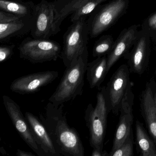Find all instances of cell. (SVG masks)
Returning <instances> with one entry per match:
<instances>
[{
  "label": "cell",
  "instance_id": "obj_16",
  "mask_svg": "<svg viewBox=\"0 0 156 156\" xmlns=\"http://www.w3.org/2000/svg\"><path fill=\"white\" fill-rule=\"evenodd\" d=\"M25 117L43 156H60L48 131L40 119L29 112H26Z\"/></svg>",
  "mask_w": 156,
  "mask_h": 156
},
{
  "label": "cell",
  "instance_id": "obj_23",
  "mask_svg": "<svg viewBox=\"0 0 156 156\" xmlns=\"http://www.w3.org/2000/svg\"><path fill=\"white\" fill-rule=\"evenodd\" d=\"M141 29L144 30L154 41L156 40V12L151 14L143 21Z\"/></svg>",
  "mask_w": 156,
  "mask_h": 156
},
{
  "label": "cell",
  "instance_id": "obj_17",
  "mask_svg": "<svg viewBox=\"0 0 156 156\" xmlns=\"http://www.w3.org/2000/svg\"><path fill=\"white\" fill-rule=\"evenodd\" d=\"M111 0H70L62 10L59 17V22L62 24L64 20L71 15L72 22L81 17L87 18L94 10L106 2Z\"/></svg>",
  "mask_w": 156,
  "mask_h": 156
},
{
  "label": "cell",
  "instance_id": "obj_21",
  "mask_svg": "<svg viewBox=\"0 0 156 156\" xmlns=\"http://www.w3.org/2000/svg\"><path fill=\"white\" fill-rule=\"evenodd\" d=\"M115 42L111 35L106 34L101 36L95 43L93 49V56L97 58L107 55L113 49Z\"/></svg>",
  "mask_w": 156,
  "mask_h": 156
},
{
  "label": "cell",
  "instance_id": "obj_26",
  "mask_svg": "<svg viewBox=\"0 0 156 156\" xmlns=\"http://www.w3.org/2000/svg\"><path fill=\"white\" fill-rule=\"evenodd\" d=\"M17 155L18 156H34L35 155L33 154L32 152L24 151L18 149L17 150Z\"/></svg>",
  "mask_w": 156,
  "mask_h": 156
},
{
  "label": "cell",
  "instance_id": "obj_10",
  "mask_svg": "<svg viewBox=\"0 0 156 156\" xmlns=\"http://www.w3.org/2000/svg\"><path fill=\"white\" fill-rule=\"evenodd\" d=\"M2 99L5 109L21 137L38 156H43L33 136L29 123L23 114L19 105L8 96L3 95Z\"/></svg>",
  "mask_w": 156,
  "mask_h": 156
},
{
  "label": "cell",
  "instance_id": "obj_1",
  "mask_svg": "<svg viewBox=\"0 0 156 156\" xmlns=\"http://www.w3.org/2000/svg\"><path fill=\"white\" fill-rule=\"evenodd\" d=\"M64 108V104L55 105L49 102L40 114V119L60 156H84L81 137L76 129L68 125Z\"/></svg>",
  "mask_w": 156,
  "mask_h": 156
},
{
  "label": "cell",
  "instance_id": "obj_14",
  "mask_svg": "<svg viewBox=\"0 0 156 156\" xmlns=\"http://www.w3.org/2000/svg\"><path fill=\"white\" fill-rule=\"evenodd\" d=\"M140 25H131L124 29L115 42L111 52L107 55V71L121 57H124L132 48L140 30Z\"/></svg>",
  "mask_w": 156,
  "mask_h": 156
},
{
  "label": "cell",
  "instance_id": "obj_5",
  "mask_svg": "<svg viewBox=\"0 0 156 156\" xmlns=\"http://www.w3.org/2000/svg\"><path fill=\"white\" fill-rule=\"evenodd\" d=\"M129 0H111L97 7L87 20L89 36L95 38L114 25L127 12Z\"/></svg>",
  "mask_w": 156,
  "mask_h": 156
},
{
  "label": "cell",
  "instance_id": "obj_3",
  "mask_svg": "<svg viewBox=\"0 0 156 156\" xmlns=\"http://www.w3.org/2000/svg\"><path fill=\"white\" fill-rule=\"evenodd\" d=\"M70 0H42L35 4L33 25L30 33L36 39H49L60 32L61 25L59 17L62 10Z\"/></svg>",
  "mask_w": 156,
  "mask_h": 156
},
{
  "label": "cell",
  "instance_id": "obj_12",
  "mask_svg": "<svg viewBox=\"0 0 156 156\" xmlns=\"http://www.w3.org/2000/svg\"><path fill=\"white\" fill-rule=\"evenodd\" d=\"M132 83L124 96L120 108V116L117 127L115 132L113 146L109 153L116 150L123 143L132 129L134 121L133 106L134 95L132 91Z\"/></svg>",
  "mask_w": 156,
  "mask_h": 156
},
{
  "label": "cell",
  "instance_id": "obj_2",
  "mask_svg": "<svg viewBox=\"0 0 156 156\" xmlns=\"http://www.w3.org/2000/svg\"><path fill=\"white\" fill-rule=\"evenodd\" d=\"M88 59V48L87 47L83 53L66 67L57 88L49 98V102L54 105H60L82 95Z\"/></svg>",
  "mask_w": 156,
  "mask_h": 156
},
{
  "label": "cell",
  "instance_id": "obj_29",
  "mask_svg": "<svg viewBox=\"0 0 156 156\" xmlns=\"http://www.w3.org/2000/svg\"><path fill=\"white\" fill-rule=\"evenodd\" d=\"M155 42H156V41H155Z\"/></svg>",
  "mask_w": 156,
  "mask_h": 156
},
{
  "label": "cell",
  "instance_id": "obj_19",
  "mask_svg": "<svg viewBox=\"0 0 156 156\" xmlns=\"http://www.w3.org/2000/svg\"><path fill=\"white\" fill-rule=\"evenodd\" d=\"M136 150L141 156H156L155 142L145 130L143 124L136 121Z\"/></svg>",
  "mask_w": 156,
  "mask_h": 156
},
{
  "label": "cell",
  "instance_id": "obj_4",
  "mask_svg": "<svg viewBox=\"0 0 156 156\" xmlns=\"http://www.w3.org/2000/svg\"><path fill=\"white\" fill-rule=\"evenodd\" d=\"M96 99L94 107L91 104L87 105L85 111L84 119L89 130L90 146L93 149H103L108 115L110 112L106 99L105 86L97 93Z\"/></svg>",
  "mask_w": 156,
  "mask_h": 156
},
{
  "label": "cell",
  "instance_id": "obj_24",
  "mask_svg": "<svg viewBox=\"0 0 156 156\" xmlns=\"http://www.w3.org/2000/svg\"><path fill=\"white\" fill-rule=\"evenodd\" d=\"M15 45H1L0 46V62L3 63L11 57L13 53V50Z\"/></svg>",
  "mask_w": 156,
  "mask_h": 156
},
{
  "label": "cell",
  "instance_id": "obj_20",
  "mask_svg": "<svg viewBox=\"0 0 156 156\" xmlns=\"http://www.w3.org/2000/svg\"><path fill=\"white\" fill-rule=\"evenodd\" d=\"M35 6L31 1L0 0V10L21 17H33Z\"/></svg>",
  "mask_w": 156,
  "mask_h": 156
},
{
  "label": "cell",
  "instance_id": "obj_7",
  "mask_svg": "<svg viewBox=\"0 0 156 156\" xmlns=\"http://www.w3.org/2000/svg\"><path fill=\"white\" fill-rule=\"evenodd\" d=\"M20 57L33 64L56 61L61 57L62 48L59 43L49 39L28 37L18 47Z\"/></svg>",
  "mask_w": 156,
  "mask_h": 156
},
{
  "label": "cell",
  "instance_id": "obj_9",
  "mask_svg": "<svg viewBox=\"0 0 156 156\" xmlns=\"http://www.w3.org/2000/svg\"><path fill=\"white\" fill-rule=\"evenodd\" d=\"M151 39L146 31L140 30L132 49L124 57L128 61L130 73L141 75L147 70L150 56Z\"/></svg>",
  "mask_w": 156,
  "mask_h": 156
},
{
  "label": "cell",
  "instance_id": "obj_11",
  "mask_svg": "<svg viewBox=\"0 0 156 156\" xmlns=\"http://www.w3.org/2000/svg\"><path fill=\"white\" fill-rule=\"evenodd\" d=\"M59 76L56 71H46L20 76L12 82L10 88L20 94H34L52 83Z\"/></svg>",
  "mask_w": 156,
  "mask_h": 156
},
{
  "label": "cell",
  "instance_id": "obj_25",
  "mask_svg": "<svg viewBox=\"0 0 156 156\" xmlns=\"http://www.w3.org/2000/svg\"><path fill=\"white\" fill-rule=\"evenodd\" d=\"M92 156H109V153L106 151L99 148H94L92 151Z\"/></svg>",
  "mask_w": 156,
  "mask_h": 156
},
{
  "label": "cell",
  "instance_id": "obj_18",
  "mask_svg": "<svg viewBox=\"0 0 156 156\" xmlns=\"http://www.w3.org/2000/svg\"><path fill=\"white\" fill-rule=\"evenodd\" d=\"M107 55L97 57L87 64L86 76L91 89L98 88L107 74Z\"/></svg>",
  "mask_w": 156,
  "mask_h": 156
},
{
  "label": "cell",
  "instance_id": "obj_22",
  "mask_svg": "<svg viewBox=\"0 0 156 156\" xmlns=\"http://www.w3.org/2000/svg\"><path fill=\"white\" fill-rule=\"evenodd\" d=\"M134 144V134L132 129L126 140L115 151L109 153V156H133Z\"/></svg>",
  "mask_w": 156,
  "mask_h": 156
},
{
  "label": "cell",
  "instance_id": "obj_27",
  "mask_svg": "<svg viewBox=\"0 0 156 156\" xmlns=\"http://www.w3.org/2000/svg\"><path fill=\"white\" fill-rule=\"evenodd\" d=\"M153 98H154V104H155V108L156 110V86L154 87L153 92Z\"/></svg>",
  "mask_w": 156,
  "mask_h": 156
},
{
  "label": "cell",
  "instance_id": "obj_28",
  "mask_svg": "<svg viewBox=\"0 0 156 156\" xmlns=\"http://www.w3.org/2000/svg\"><path fill=\"white\" fill-rule=\"evenodd\" d=\"M155 75H156V70H155Z\"/></svg>",
  "mask_w": 156,
  "mask_h": 156
},
{
  "label": "cell",
  "instance_id": "obj_13",
  "mask_svg": "<svg viewBox=\"0 0 156 156\" xmlns=\"http://www.w3.org/2000/svg\"><path fill=\"white\" fill-rule=\"evenodd\" d=\"M33 25V17H21L0 10V42L26 35L31 32Z\"/></svg>",
  "mask_w": 156,
  "mask_h": 156
},
{
  "label": "cell",
  "instance_id": "obj_6",
  "mask_svg": "<svg viewBox=\"0 0 156 156\" xmlns=\"http://www.w3.org/2000/svg\"><path fill=\"white\" fill-rule=\"evenodd\" d=\"M86 17L73 22L63 36V47L61 57L66 68L78 57L87 47L89 31Z\"/></svg>",
  "mask_w": 156,
  "mask_h": 156
},
{
  "label": "cell",
  "instance_id": "obj_8",
  "mask_svg": "<svg viewBox=\"0 0 156 156\" xmlns=\"http://www.w3.org/2000/svg\"><path fill=\"white\" fill-rule=\"evenodd\" d=\"M128 66L122 64L113 74L105 86V94L109 112L115 115L120 111L121 102L131 84Z\"/></svg>",
  "mask_w": 156,
  "mask_h": 156
},
{
  "label": "cell",
  "instance_id": "obj_15",
  "mask_svg": "<svg viewBox=\"0 0 156 156\" xmlns=\"http://www.w3.org/2000/svg\"><path fill=\"white\" fill-rule=\"evenodd\" d=\"M156 83L153 78L147 83L140 97L141 115L145 120L149 135L156 146V110L153 98V92Z\"/></svg>",
  "mask_w": 156,
  "mask_h": 156
}]
</instances>
